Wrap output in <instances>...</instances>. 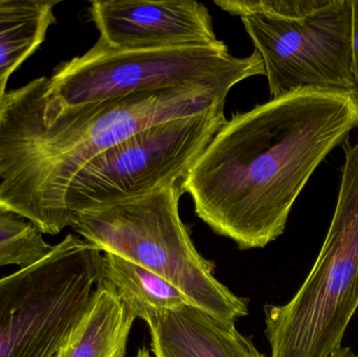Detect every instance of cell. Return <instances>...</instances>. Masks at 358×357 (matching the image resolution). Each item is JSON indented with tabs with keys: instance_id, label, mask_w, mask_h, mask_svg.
Segmentation results:
<instances>
[{
	"instance_id": "4fadbf2b",
	"label": "cell",
	"mask_w": 358,
	"mask_h": 357,
	"mask_svg": "<svg viewBox=\"0 0 358 357\" xmlns=\"http://www.w3.org/2000/svg\"><path fill=\"white\" fill-rule=\"evenodd\" d=\"M103 279L136 319L145 322L164 310L192 304L182 291L159 275L113 254H104Z\"/></svg>"
},
{
	"instance_id": "277c9868",
	"label": "cell",
	"mask_w": 358,
	"mask_h": 357,
	"mask_svg": "<svg viewBox=\"0 0 358 357\" xmlns=\"http://www.w3.org/2000/svg\"><path fill=\"white\" fill-rule=\"evenodd\" d=\"M358 309V142L346 144L338 203L313 270L284 305H266L271 357H331Z\"/></svg>"
},
{
	"instance_id": "5b68a950",
	"label": "cell",
	"mask_w": 358,
	"mask_h": 357,
	"mask_svg": "<svg viewBox=\"0 0 358 357\" xmlns=\"http://www.w3.org/2000/svg\"><path fill=\"white\" fill-rule=\"evenodd\" d=\"M240 17L262 59L271 99L304 88L355 92L351 0L215 1Z\"/></svg>"
},
{
	"instance_id": "5bb4252c",
	"label": "cell",
	"mask_w": 358,
	"mask_h": 357,
	"mask_svg": "<svg viewBox=\"0 0 358 357\" xmlns=\"http://www.w3.org/2000/svg\"><path fill=\"white\" fill-rule=\"evenodd\" d=\"M42 235L35 228L24 236L0 247V268L16 265L24 268L43 259L54 245H48Z\"/></svg>"
},
{
	"instance_id": "ac0fdd59",
	"label": "cell",
	"mask_w": 358,
	"mask_h": 357,
	"mask_svg": "<svg viewBox=\"0 0 358 357\" xmlns=\"http://www.w3.org/2000/svg\"><path fill=\"white\" fill-rule=\"evenodd\" d=\"M8 80H3L0 82V113H1L2 106H3L4 98L6 94V85H8Z\"/></svg>"
},
{
	"instance_id": "52a82bcc",
	"label": "cell",
	"mask_w": 358,
	"mask_h": 357,
	"mask_svg": "<svg viewBox=\"0 0 358 357\" xmlns=\"http://www.w3.org/2000/svg\"><path fill=\"white\" fill-rule=\"evenodd\" d=\"M104 255L69 234L33 265L0 279V357H55L103 280Z\"/></svg>"
},
{
	"instance_id": "6da1fadb",
	"label": "cell",
	"mask_w": 358,
	"mask_h": 357,
	"mask_svg": "<svg viewBox=\"0 0 358 357\" xmlns=\"http://www.w3.org/2000/svg\"><path fill=\"white\" fill-rule=\"evenodd\" d=\"M358 127L357 92L296 90L227 119L182 182L196 215L241 249L283 235L315 170Z\"/></svg>"
},
{
	"instance_id": "3957f363",
	"label": "cell",
	"mask_w": 358,
	"mask_h": 357,
	"mask_svg": "<svg viewBox=\"0 0 358 357\" xmlns=\"http://www.w3.org/2000/svg\"><path fill=\"white\" fill-rule=\"evenodd\" d=\"M182 182L142 196L71 214V228L102 253L113 254L161 276L194 306L235 323L248 314V301L214 276L179 215Z\"/></svg>"
},
{
	"instance_id": "7c38bea8",
	"label": "cell",
	"mask_w": 358,
	"mask_h": 357,
	"mask_svg": "<svg viewBox=\"0 0 358 357\" xmlns=\"http://www.w3.org/2000/svg\"><path fill=\"white\" fill-rule=\"evenodd\" d=\"M48 0H0V82L10 79L45 40L56 23Z\"/></svg>"
},
{
	"instance_id": "2e32d148",
	"label": "cell",
	"mask_w": 358,
	"mask_h": 357,
	"mask_svg": "<svg viewBox=\"0 0 358 357\" xmlns=\"http://www.w3.org/2000/svg\"><path fill=\"white\" fill-rule=\"evenodd\" d=\"M352 6V45H351V68L358 96V0H351Z\"/></svg>"
},
{
	"instance_id": "8fae6325",
	"label": "cell",
	"mask_w": 358,
	"mask_h": 357,
	"mask_svg": "<svg viewBox=\"0 0 358 357\" xmlns=\"http://www.w3.org/2000/svg\"><path fill=\"white\" fill-rule=\"evenodd\" d=\"M136 316L103 279L79 324L55 357H126Z\"/></svg>"
},
{
	"instance_id": "ba28073f",
	"label": "cell",
	"mask_w": 358,
	"mask_h": 357,
	"mask_svg": "<svg viewBox=\"0 0 358 357\" xmlns=\"http://www.w3.org/2000/svg\"><path fill=\"white\" fill-rule=\"evenodd\" d=\"M227 122L224 104L151 126L94 157L67 190L69 215L148 194L185 180Z\"/></svg>"
},
{
	"instance_id": "e0dca14e",
	"label": "cell",
	"mask_w": 358,
	"mask_h": 357,
	"mask_svg": "<svg viewBox=\"0 0 358 357\" xmlns=\"http://www.w3.org/2000/svg\"><path fill=\"white\" fill-rule=\"evenodd\" d=\"M331 357H358L349 347H342Z\"/></svg>"
},
{
	"instance_id": "7a4b0ae2",
	"label": "cell",
	"mask_w": 358,
	"mask_h": 357,
	"mask_svg": "<svg viewBox=\"0 0 358 357\" xmlns=\"http://www.w3.org/2000/svg\"><path fill=\"white\" fill-rule=\"evenodd\" d=\"M48 78L6 92L0 113V212L41 234L71 226L65 196L94 157L151 126L225 104L231 90L182 85L132 92L76 108L48 111Z\"/></svg>"
},
{
	"instance_id": "8992f818",
	"label": "cell",
	"mask_w": 358,
	"mask_h": 357,
	"mask_svg": "<svg viewBox=\"0 0 358 357\" xmlns=\"http://www.w3.org/2000/svg\"><path fill=\"white\" fill-rule=\"evenodd\" d=\"M257 50L233 56L224 42L150 50H113L99 41L85 54L61 63L44 92L48 111L76 108L136 92L208 85L231 90L264 75Z\"/></svg>"
},
{
	"instance_id": "d6986e66",
	"label": "cell",
	"mask_w": 358,
	"mask_h": 357,
	"mask_svg": "<svg viewBox=\"0 0 358 357\" xmlns=\"http://www.w3.org/2000/svg\"><path fill=\"white\" fill-rule=\"evenodd\" d=\"M136 357H151L150 352H149V350L147 349V348L143 347L138 350Z\"/></svg>"
},
{
	"instance_id": "30bf717a",
	"label": "cell",
	"mask_w": 358,
	"mask_h": 357,
	"mask_svg": "<svg viewBox=\"0 0 358 357\" xmlns=\"http://www.w3.org/2000/svg\"><path fill=\"white\" fill-rule=\"evenodd\" d=\"M146 323L155 357H265L235 323L193 304L164 310Z\"/></svg>"
},
{
	"instance_id": "9c48e42d",
	"label": "cell",
	"mask_w": 358,
	"mask_h": 357,
	"mask_svg": "<svg viewBox=\"0 0 358 357\" xmlns=\"http://www.w3.org/2000/svg\"><path fill=\"white\" fill-rule=\"evenodd\" d=\"M90 19L113 50H150L218 43L208 8L194 0H96Z\"/></svg>"
},
{
	"instance_id": "9a60e30c",
	"label": "cell",
	"mask_w": 358,
	"mask_h": 357,
	"mask_svg": "<svg viewBox=\"0 0 358 357\" xmlns=\"http://www.w3.org/2000/svg\"><path fill=\"white\" fill-rule=\"evenodd\" d=\"M35 226L12 213L0 212V247L8 245L31 232Z\"/></svg>"
}]
</instances>
